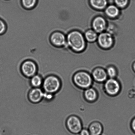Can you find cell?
Segmentation results:
<instances>
[{"mask_svg": "<svg viewBox=\"0 0 135 135\" xmlns=\"http://www.w3.org/2000/svg\"><path fill=\"white\" fill-rule=\"evenodd\" d=\"M79 134V135H91L88 129L86 128H83Z\"/></svg>", "mask_w": 135, "mask_h": 135, "instance_id": "22", "label": "cell"}, {"mask_svg": "<svg viewBox=\"0 0 135 135\" xmlns=\"http://www.w3.org/2000/svg\"><path fill=\"white\" fill-rule=\"evenodd\" d=\"M115 4L120 9L126 8L129 3V0H114Z\"/></svg>", "mask_w": 135, "mask_h": 135, "instance_id": "20", "label": "cell"}, {"mask_svg": "<svg viewBox=\"0 0 135 135\" xmlns=\"http://www.w3.org/2000/svg\"><path fill=\"white\" fill-rule=\"evenodd\" d=\"M7 29V26L6 22L3 18L0 17V36L5 34Z\"/></svg>", "mask_w": 135, "mask_h": 135, "instance_id": "21", "label": "cell"}, {"mask_svg": "<svg viewBox=\"0 0 135 135\" xmlns=\"http://www.w3.org/2000/svg\"><path fill=\"white\" fill-rule=\"evenodd\" d=\"M132 68H133V71L135 73V61L133 62L132 64Z\"/></svg>", "mask_w": 135, "mask_h": 135, "instance_id": "24", "label": "cell"}, {"mask_svg": "<svg viewBox=\"0 0 135 135\" xmlns=\"http://www.w3.org/2000/svg\"><path fill=\"white\" fill-rule=\"evenodd\" d=\"M131 127L132 131L135 133V117L132 120L131 124Z\"/></svg>", "mask_w": 135, "mask_h": 135, "instance_id": "23", "label": "cell"}, {"mask_svg": "<svg viewBox=\"0 0 135 135\" xmlns=\"http://www.w3.org/2000/svg\"><path fill=\"white\" fill-rule=\"evenodd\" d=\"M99 34L92 29H89L85 32L84 36L86 41L94 43L97 41Z\"/></svg>", "mask_w": 135, "mask_h": 135, "instance_id": "16", "label": "cell"}, {"mask_svg": "<svg viewBox=\"0 0 135 135\" xmlns=\"http://www.w3.org/2000/svg\"><path fill=\"white\" fill-rule=\"evenodd\" d=\"M89 4L93 8L98 11L104 10L108 5L107 0H89Z\"/></svg>", "mask_w": 135, "mask_h": 135, "instance_id": "15", "label": "cell"}, {"mask_svg": "<svg viewBox=\"0 0 135 135\" xmlns=\"http://www.w3.org/2000/svg\"><path fill=\"white\" fill-rule=\"evenodd\" d=\"M91 25L93 30L99 34L106 31L108 23L106 19L104 17L101 16H98L93 18Z\"/></svg>", "mask_w": 135, "mask_h": 135, "instance_id": "9", "label": "cell"}, {"mask_svg": "<svg viewBox=\"0 0 135 135\" xmlns=\"http://www.w3.org/2000/svg\"><path fill=\"white\" fill-rule=\"evenodd\" d=\"M93 80L91 75L87 71H83L75 72L73 77L74 84L78 88L83 90L91 87Z\"/></svg>", "mask_w": 135, "mask_h": 135, "instance_id": "2", "label": "cell"}, {"mask_svg": "<svg viewBox=\"0 0 135 135\" xmlns=\"http://www.w3.org/2000/svg\"><path fill=\"white\" fill-rule=\"evenodd\" d=\"M21 70L25 77L31 78L37 74L38 66L34 60L27 59L24 61L21 64Z\"/></svg>", "mask_w": 135, "mask_h": 135, "instance_id": "7", "label": "cell"}, {"mask_svg": "<svg viewBox=\"0 0 135 135\" xmlns=\"http://www.w3.org/2000/svg\"><path fill=\"white\" fill-rule=\"evenodd\" d=\"M104 83V90L108 96H116L118 95L121 91V84L116 78H109Z\"/></svg>", "mask_w": 135, "mask_h": 135, "instance_id": "4", "label": "cell"}, {"mask_svg": "<svg viewBox=\"0 0 135 135\" xmlns=\"http://www.w3.org/2000/svg\"><path fill=\"white\" fill-rule=\"evenodd\" d=\"M66 37L67 46L72 51L79 53L85 50L86 41L81 32L76 30H71L68 34Z\"/></svg>", "mask_w": 135, "mask_h": 135, "instance_id": "1", "label": "cell"}, {"mask_svg": "<svg viewBox=\"0 0 135 135\" xmlns=\"http://www.w3.org/2000/svg\"><path fill=\"white\" fill-rule=\"evenodd\" d=\"M104 11L106 16L112 19L118 18L121 13L120 9L115 4L108 5Z\"/></svg>", "mask_w": 135, "mask_h": 135, "instance_id": "12", "label": "cell"}, {"mask_svg": "<svg viewBox=\"0 0 135 135\" xmlns=\"http://www.w3.org/2000/svg\"><path fill=\"white\" fill-rule=\"evenodd\" d=\"M66 127L69 132L73 134H79L83 128L81 120L79 117L75 115L68 118Z\"/></svg>", "mask_w": 135, "mask_h": 135, "instance_id": "5", "label": "cell"}, {"mask_svg": "<svg viewBox=\"0 0 135 135\" xmlns=\"http://www.w3.org/2000/svg\"><path fill=\"white\" fill-rule=\"evenodd\" d=\"M22 7L26 10H32L36 7L38 0H21Z\"/></svg>", "mask_w": 135, "mask_h": 135, "instance_id": "17", "label": "cell"}, {"mask_svg": "<svg viewBox=\"0 0 135 135\" xmlns=\"http://www.w3.org/2000/svg\"><path fill=\"white\" fill-rule=\"evenodd\" d=\"M50 41L53 46L57 48H61L67 46L66 35L61 31H55L51 33Z\"/></svg>", "mask_w": 135, "mask_h": 135, "instance_id": "8", "label": "cell"}, {"mask_svg": "<svg viewBox=\"0 0 135 135\" xmlns=\"http://www.w3.org/2000/svg\"><path fill=\"white\" fill-rule=\"evenodd\" d=\"M88 129L91 135H102L104 130L102 125L98 121L91 123Z\"/></svg>", "mask_w": 135, "mask_h": 135, "instance_id": "14", "label": "cell"}, {"mask_svg": "<svg viewBox=\"0 0 135 135\" xmlns=\"http://www.w3.org/2000/svg\"><path fill=\"white\" fill-rule=\"evenodd\" d=\"M91 75L93 80L98 83H104L108 78L106 70L101 67L94 69Z\"/></svg>", "mask_w": 135, "mask_h": 135, "instance_id": "11", "label": "cell"}, {"mask_svg": "<svg viewBox=\"0 0 135 135\" xmlns=\"http://www.w3.org/2000/svg\"><path fill=\"white\" fill-rule=\"evenodd\" d=\"M42 86L45 92L54 95L60 90L61 82L58 77L54 75H50L43 80Z\"/></svg>", "mask_w": 135, "mask_h": 135, "instance_id": "3", "label": "cell"}, {"mask_svg": "<svg viewBox=\"0 0 135 135\" xmlns=\"http://www.w3.org/2000/svg\"><path fill=\"white\" fill-rule=\"evenodd\" d=\"M44 94L45 92L40 88H33L29 91L28 97L31 103L38 104L44 99Z\"/></svg>", "mask_w": 135, "mask_h": 135, "instance_id": "10", "label": "cell"}, {"mask_svg": "<svg viewBox=\"0 0 135 135\" xmlns=\"http://www.w3.org/2000/svg\"><path fill=\"white\" fill-rule=\"evenodd\" d=\"M105 70L108 78H116L118 75V71L115 66L112 65L108 66Z\"/></svg>", "mask_w": 135, "mask_h": 135, "instance_id": "19", "label": "cell"}, {"mask_svg": "<svg viewBox=\"0 0 135 135\" xmlns=\"http://www.w3.org/2000/svg\"><path fill=\"white\" fill-rule=\"evenodd\" d=\"M97 42L100 48L108 50L113 47L115 42L113 35L107 31L99 34Z\"/></svg>", "mask_w": 135, "mask_h": 135, "instance_id": "6", "label": "cell"}, {"mask_svg": "<svg viewBox=\"0 0 135 135\" xmlns=\"http://www.w3.org/2000/svg\"><path fill=\"white\" fill-rule=\"evenodd\" d=\"M83 96L86 101L89 103H93L98 98V93L94 88L90 87L84 90Z\"/></svg>", "mask_w": 135, "mask_h": 135, "instance_id": "13", "label": "cell"}, {"mask_svg": "<svg viewBox=\"0 0 135 135\" xmlns=\"http://www.w3.org/2000/svg\"><path fill=\"white\" fill-rule=\"evenodd\" d=\"M43 80L40 75L36 74L30 78V84L33 88H40L42 86Z\"/></svg>", "mask_w": 135, "mask_h": 135, "instance_id": "18", "label": "cell"}]
</instances>
